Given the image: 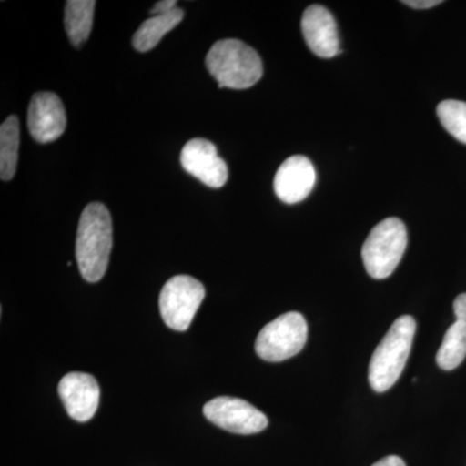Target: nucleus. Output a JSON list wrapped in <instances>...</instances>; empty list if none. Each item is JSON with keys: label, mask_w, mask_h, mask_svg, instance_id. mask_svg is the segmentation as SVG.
Here are the masks:
<instances>
[{"label": "nucleus", "mask_w": 466, "mask_h": 466, "mask_svg": "<svg viewBox=\"0 0 466 466\" xmlns=\"http://www.w3.org/2000/svg\"><path fill=\"white\" fill-rule=\"evenodd\" d=\"M113 245L112 217L106 205L91 202L85 208L76 231V257L88 283H97L108 268Z\"/></svg>", "instance_id": "f257e3e1"}, {"label": "nucleus", "mask_w": 466, "mask_h": 466, "mask_svg": "<svg viewBox=\"0 0 466 466\" xmlns=\"http://www.w3.org/2000/svg\"><path fill=\"white\" fill-rule=\"evenodd\" d=\"M205 64L220 88L245 90L263 76V64L256 50L238 39H223L210 48Z\"/></svg>", "instance_id": "f03ea898"}, {"label": "nucleus", "mask_w": 466, "mask_h": 466, "mask_svg": "<svg viewBox=\"0 0 466 466\" xmlns=\"http://www.w3.org/2000/svg\"><path fill=\"white\" fill-rule=\"evenodd\" d=\"M415 333L416 321L410 315L398 318L391 325L370 359L368 380L373 390H390L400 380L410 358Z\"/></svg>", "instance_id": "7ed1b4c3"}, {"label": "nucleus", "mask_w": 466, "mask_h": 466, "mask_svg": "<svg viewBox=\"0 0 466 466\" xmlns=\"http://www.w3.org/2000/svg\"><path fill=\"white\" fill-rule=\"evenodd\" d=\"M408 235L398 218L382 220L368 235L361 249L364 267L373 279L389 278L400 265L407 249Z\"/></svg>", "instance_id": "20e7f679"}, {"label": "nucleus", "mask_w": 466, "mask_h": 466, "mask_svg": "<svg viewBox=\"0 0 466 466\" xmlns=\"http://www.w3.org/2000/svg\"><path fill=\"white\" fill-rule=\"evenodd\" d=\"M308 323L299 312H287L266 325L258 334L256 351L271 363L296 357L308 342Z\"/></svg>", "instance_id": "39448f33"}, {"label": "nucleus", "mask_w": 466, "mask_h": 466, "mask_svg": "<svg viewBox=\"0 0 466 466\" xmlns=\"http://www.w3.org/2000/svg\"><path fill=\"white\" fill-rule=\"evenodd\" d=\"M205 299L204 285L188 275L171 278L159 293V312L165 324L186 332Z\"/></svg>", "instance_id": "423d86ee"}, {"label": "nucleus", "mask_w": 466, "mask_h": 466, "mask_svg": "<svg viewBox=\"0 0 466 466\" xmlns=\"http://www.w3.org/2000/svg\"><path fill=\"white\" fill-rule=\"evenodd\" d=\"M204 415L208 421L229 433L257 434L268 426L265 413L238 398L219 397L211 400L205 404Z\"/></svg>", "instance_id": "0eeeda50"}, {"label": "nucleus", "mask_w": 466, "mask_h": 466, "mask_svg": "<svg viewBox=\"0 0 466 466\" xmlns=\"http://www.w3.org/2000/svg\"><path fill=\"white\" fill-rule=\"evenodd\" d=\"M180 164L187 173L198 177L210 188H220L228 179L225 159L218 155L217 147L207 139L189 140L180 153Z\"/></svg>", "instance_id": "6e6552de"}, {"label": "nucleus", "mask_w": 466, "mask_h": 466, "mask_svg": "<svg viewBox=\"0 0 466 466\" xmlns=\"http://www.w3.org/2000/svg\"><path fill=\"white\" fill-rule=\"evenodd\" d=\"M27 126L35 142H55L66 127V113L63 101L54 92L34 95L27 110Z\"/></svg>", "instance_id": "1a4fd4ad"}, {"label": "nucleus", "mask_w": 466, "mask_h": 466, "mask_svg": "<svg viewBox=\"0 0 466 466\" xmlns=\"http://www.w3.org/2000/svg\"><path fill=\"white\" fill-rule=\"evenodd\" d=\"M58 395L67 415L78 422L90 421L99 407V383L88 373H67L58 383Z\"/></svg>", "instance_id": "9d476101"}, {"label": "nucleus", "mask_w": 466, "mask_h": 466, "mask_svg": "<svg viewBox=\"0 0 466 466\" xmlns=\"http://www.w3.org/2000/svg\"><path fill=\"white\" fill-rule=\"evenodd\" d=\"M317 183V171L308 157L293 156L285 159L275 175L276 196L285 204H297L309 198Z\"/></svg>", "instance_id": "9b49d317"}, {"label": "nucleus", "mask_w": 466, "mask_h": 466, "mask_svg": "<svg viewBox=\"0 0 466 466\" xmlns=\"http://www.w3.org/2000/svg\"><path fill=\"white\" fill-rule=\"evenodd\" d=\"M300 25L309 50L317 56L332 58L341 54L336 20L323 5H309L303 12Z\"/></svg>", "instance_id": "f8f14e48"}, {"label": "nucleus", "mask_w": 466, "mask_h": 466, "mask_svg": "<svg viewBox=\"0 0 466 466\" xmlns=\"http://www.w3.org/2000/svg\"><path fill=\"white\" fill-rule=\"evenodd\" d=\"M456 321L444 334L437 354L438 366L444 370H456L466 358V293L453 302Z\"/></svg>", "instance_id": "ddd939ff"}, {"label": "nucleus", "mask_w": 466, "mask_h": 466, "mask_svg": "<svg viewBox=\"0 0 466 466\" xmlns=\"http://www.w3.org/2000/svg\"><path fill=\"white\" fill-rule=\"evenodd\" d=\"M183 18L182 9L175 8L170 14L159 15L144 21L133 36L135 50L139 52L153 50L168 32L182 23Z\"/></svg>", "instance_id": "4468645a"}, {"label": "nucleus", "mask_w": 466, "mask_h": 466, "mask_svg": "<svg viewBox=\"0 0 466 466\" xmlns=\"http://www.w3.org/2000/svg\"><path fill=\"white\" fill-rule=\"evenodd\" d=\"M94 0H69L66 5V30L69 41L79 47L87 41L94 24Z\"/></svg>", "instance_id": "2eb2a0df"}, {"label": "nucleus", "mask_w": 466, "mask_h": 466, "mask_svg": "<svg viewBox=\"0 0 466 466\" xmlns=\"http://www.w3.org/2000/svg\"><path fill=\"white\" fill-rule=\"evenodd\" d=\"M20 122L16 116H9L0 127V177L8 182L16 174Z\"/></svg>", "instance_id": "dca6fc26"}, {"label": "nucleus", "mask_w": 466, "mask_h": 466, "mask_svg": "<svg viewBox=\"0 0 466 466\" xmlns=\"http://www.w3.org/2000/svg\"><path fill=\"white\" fill-rule=\"evenodd\" d=\"M441 126L459 142L466 144V103L459 100L441 101L437 108Z\"/></svg>", "instance_id": "f3484780"}, {"label": "nucleus", "mask_w": 466, "mask_h": 466, "mask_svg": "<svg viewBox=\"0 0 466 466\" xmlns=\"http://www.w3.org/2000/svg\"><path fill=\"white\" fill-rule=\"evenodd\" d=\"M175 8H177V2L175 0H164V2L156 3L150 14L159 16V15L170 14Z\"/></svg>", "instance_id": "a211bd4d"}, {"label": "nucleus", "mask_w": 466, "mask_h": 466, "mask_svg": "<svg viewBox=\"0 0 466 466\" xmlns=\"http://www.w3.org/2000/svg\"><path fill=\"white\" fill-rule=\"evenodd\" d=\"M441 0H406L403 5H410V8L415 9H428L441 5Z\"/></svg>", "instance_id": "6ab92c4d"}, {"label": "nucleus", "mask_w": 466, "mask_h": 466, "mask_svg": "<svg viewBox=\"0 0 466 466\" xmlns=\"http://www.w3.org/2000/svg\"><path fill=\"white\" fill-rule=\"evenodd\" d=\"M372 466H406V462L400 456H388V458L380 460Z\"/></svg>", "instance_id": "aec40b11"}]
</instances>
